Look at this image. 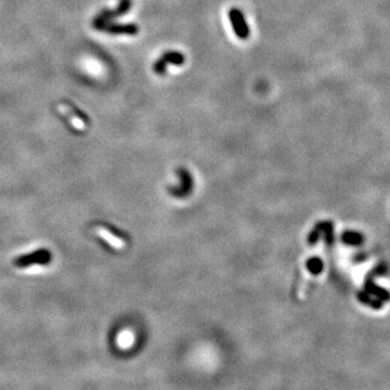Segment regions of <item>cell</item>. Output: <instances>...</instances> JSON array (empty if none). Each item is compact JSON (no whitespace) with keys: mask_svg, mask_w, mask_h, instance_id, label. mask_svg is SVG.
<instances>
[{"mask_svg":"<svg viewBox=\"0 0 390 390\" xmlns=\"http://www.w3.org/2000/svg\"><path fill=\"white\" fill-rule=\"evenodd\" d=\"M50 256L48 253H46V251H40L38 253H35L33 255H30V256H24L22 258H19L16 264L18 266H26V265H30V264H37V262L39 261H46V260H49Z\"/></svg>","mask_w":390,"mask_h":390,"instance_id":"52a82bcc","label":"cell"},{"mask_svg":"<svg viewBox=\"0 0 390 390\" xmlns=\"http://www.w3.org/2000/svg\"><path fill=\"white\" fill-rule=\"evenodd\" d=\"M97 233L101 239H103L104 241L107 242V244L111 245L113 248L115 250H124L126 247L125 241L115 237L111 231L107 230L104 227H98L97 228Z\"/></svg>","mask_w":390,"mask_h":390,"instance_id":"8992f818","label":"cell"},{"mask_svg":"<svg viewBox=\"0 0 390 390\" xmlns=\"http://www.w3.org/2000/svg\"><path fill=\"white\" fill-rule=\"evenodd\" d=\"M365 288H366V291L369 294H373L374 296H376V297L380 298L381 301H385V300H389L390 299V294L386 290H384V288L378 287L377 285L373 284L372 280H371V278H369V277L366 280Z\"/></svg>","mask_w":390,"mask_h":390,"instance_id":"ba28073f","label":"cell"},{"mask_svg":"<svg viewBox=\"0 0 390 390\" xmlns=\"http://www.w3.org/2000/svg\"><path fill=\"white\" fill-rule=\"evenodd\" d=\"M229 20H230L233 32L238 38L245 40L250 37L251 31L250 28H248L245 16L239 8H232L229 11Z\"/></svg>","mask_w":390,"mask_h":390,"instance_id":"7a4b0ae2","label":"cell"},{"mask_svg":"<svg viewBox=\"0 0 390 390\" xmlns=\"http://www.w3.org/2000/svg\"><path fill=\"white\" fill-rule=\"evenodd\" d=\"M185 62V56L179 51L169 50L164 52L157 61L153 65V71L157 75H164L167 73L168 65H183Z\"/></svg>","mask_w":390,"mask_h":390,"instance_id":"6da1fadb","label":"cell"},{"mask_svg":"<svg viewBox=\"0 0 390 390\" xmlns=\"http://www.w3.org/2000/svg\"><path fill=\"white\" fill-rule=\"evenodd\" d=\"M58 110H59L60 114H62V115L67 120H70V123L74 127V128L77 129V130H80V131L85 130V128H86L85 122H83V119L79 117L80 115L78 116L76 113L73 112L72 107L64 105V104H60V105H58Z\"/></svg>","mask_w":390,"mask_h":390,"instance_id":"5b68a950","label":"cell"},{"mask_svg":"<svg viewBox=\"0 0 390 390\" xmlns=\"http://www.w3.org/2000/svg\"><path fill=\"white\" fill-rule=\"evenodd\" d=\"M131 6H132L131 0H120V3L117 6L116 9L104 10L100 13V15L95 19V21H93V28L97 29L98 26L110 22L113 19L126 15V13L130 10Z\"/></svg>","mask_w":390,"mask_h":390,"instance_id":"3957f363","label":"cell"},{"mask_svg":"<svg viewBox=\"0 0 390 390\" xmlns=\"http://www.w3.org/2000/svg\"><path fill=\"white\" fill-rule=\"evenodd\" d=\"M132 341H133L132 334L129 333V332H124V333H122V334H120V335L118 336V339H117L118 345H119L120 347H123V348H126L127 346L131 345V344H132Z\"/></svg>","mask_w":390,"mask_h":390,"instance_id":"9c48e42d","label":"cell"},{"mask_svg":"<svg viewBox=\"0 0 390 390\" xmlns=\"http://www.w3.org/2000/svg\"><path fill=\"white\" fill-rule=\"evenodd\" d=\"M98 31H103L113 35H129L134 36L139 33V28L136 24H117V23H104L98 26Z\"/></svg>","mask_w":390,"mask_h":390,"instance_id":"277c9868","label":"cell"},{"mask_svg":"<svg viewBox=\"0 0 390 390\" xmlns=\"http://www.w3.org/2000/svg\"><path fill=\"white\" fill-rule=\"evenodd\" d=\"M348 240L350 243H353V244H360L362 242V237L360 234L358 233H350L348 235Z\"/></svg>","mask_w":390,"mask_h":390,"instance_id":"30bf717a","label":"cell"}]
</instances>
